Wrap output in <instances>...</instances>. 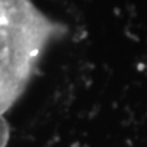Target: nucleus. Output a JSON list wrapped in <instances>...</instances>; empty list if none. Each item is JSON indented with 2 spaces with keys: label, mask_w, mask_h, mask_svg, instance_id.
Masks as SVG:
<instances>
[{
  "label": "nucleus",
  "mask_w": 147,
  "mask_h": 147,
  "mask_svg": "<svg viewBox=\"0 0 147 147\" xmlns=\"http://www.w3.org/2000/svg\"><path fill=\"white\" fill-rule=\"evenodd\" d=\"M65 32L32 0H0V116L19 101L49 47Z\"/></svg>",
  "instance_id": "1"
},
{
  "label": "nucleus",
  "mask_w": 147,
  "mask_h": 147,
  "mask_svg": "<svg viewBox=\"0 0 147 147\" xmlns=\"http://www.w3.org/2000/svg\"><path fill=\"white\" fill-rule=\"evenodd\" d=\"M8 136H10L8 124L5 121L4 116H0V147H7Z\"/></svg>",
  "instance_id": "2"
}]
</instances>
